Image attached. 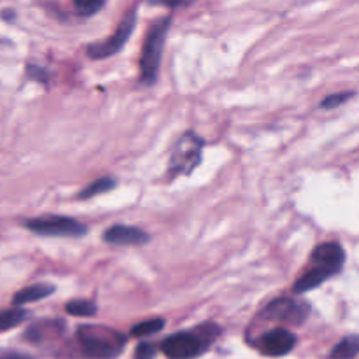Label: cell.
Wrapping results in <instances>:
<instances>
[{"label":"cell","instance_id":"obj_10","mask_svg":"<svg viewBox=\"0 0 359 359\" xmlns=\"http://www.w3.org/2000/svg\"><path fill=\"white\" fill-rule=\"evenodd\" d=\"M104 241L112 245H142L149 242V235L144 230L128 224H116L104 233Z\"/></svg>","mask_w":359,"mask_h":359},{"label":"cell","instance_id":"obj_17","mask_svg":"<svg viewBox=\"0 0 359 359\" xmlns=\"http://www.w3.org/2000/svg\"><path fill=\"white\" fill-rule=\"evenodd\" d=\"M74 7H76V13L81 14V16H93L104 7V2L102 0H76Z\"/></svg>","mask_w":359,"mask_h":359},{"label":"cell","instance_id":"obj_11","mask_svg":"<svg viewBox=\"0 0 359 359\" xmlns=\"http://www.w3.org/2000/svg\"><path fill=\"white\" fill-rule=\"evenodd\" d=\"M53 291H55V287L49 286V284H34V286H28V287H25V290L18 291L16 297H14V300H13V304L14 305L32 304V302L48 298Z\"/></svg>","mask_w":359,"mask_h":359},{"label":"cell","instance_id":"obj_1","mask_svg":"<svg viewBox=\"0 0 359 359\" xmlns=\"http://www.w3.org/2000/svg\"><path fill=\"white\" fill-rule=\"evenodd\" d=\"M344 262H346V252L340 248L337 242H328V244H321L319 248L314 249L311 258V270L300 277L294 284L293 291L297 294L307 293V291L314 290V287L321 286L323 283L330 279V277L337 276L342 270Z\"/></svg>","mask_w":359,"mask_h":359},{"label":"cell","instance_id":"obj_5","mask_svg":"<svg viewBox=\"0 0 359 359\" xmlns=\"http://www.w3.org/2000/svg\"><path fill=\"white\" fill-rule=\"evenodd\" d=\"M203 146H205L203 139H200L193 132L181 135V139L175 142L174 149H172L170 161H168V174H170V177L191 174L198 167L200 161H202Z\"/></svg>","mask_w":359,"mask_h":359},{"label":"cell","instance_id":"obj_18","mask_svg":"<svg viewBox=\"0 0 359 359\" xmlns=\"http://www.w3.org/2000/svg\"><path fill=\"white\" fill-rule=\"evenodd\" d=\"M353 97V93H335V95H330V97H326L325 100H323L321 107L323 109H333V107H339V105H342L344 102H347L349 98Z\"/></svg>","mask_w":359,"mask_h":359},{"label":"cell","instance_id":"obj_12","mask_svg":"<svg viewBox=\"0 0 359 359\" xmlns=\"http://www.w3.org/2000/svg\"><path fill=\"white\" fill-rule=\"evenodd\" d=\"M359 356V335H349L333 347L330 359H354Z\"/></svg>","mask_w":359,"mask_h":359},{"label":"cell","instance_id":"obj_14","mask_svg":"<svg viewBox=\"0 0 359 359\" xmlns=\"http://www.w3.org/2000/svg\"><path fill=\"white\" fill-rule=\"evenodd\" d=\"M67 314L76 316V318H91L97 314V305L90 300H72L65 305Z\"/></svg>","mask_w":359,"mask_h":359},{"label":"cell","instance_id":"obj_2","mask_svg":"<svg viewBox=\"0 0 359 359\" xmlns=\"http://www.w3.org/2000/svg\"><path fill=\"white\" fill-rule=\"evenodd\" d=\"M217 335L219 328L212 323H207L191 332H181L168 337L161 342V351L170 359H193L205 353Z\"/></svg>","mask_w":359,"mask_h":359},{"label":"cell","instance_id":"obj_7","mask_svg":"<svg viewBox=\"0 0 359 359\" xmlns=\"http://www.w3.org/2000/svg\"><path fill=\"white\" fill-rule=\"evenodd\" d=\"M137 23V9L128 11L123 18V21L119 23L118 30L112 37L105 39L102 42H93V44L88 46V55L95 60L109 58V56L116 55L118 51H121L125 48V44L128 42L130 35L133 34V28H135Z\"/></svg>","mask_w":359,"mask_h":359},{"label":"cell","instance_id":"obj_16","mask_svg":"<svg viewBox=\"0 0 359 359\" xmlns=\"http://www.w3.org/2000/svg\"><path fill=\"white\" fill-rule=\"evenodd\" d=\"M165 328V321L163 319L156 318V319H147V321L139 323L132 328V335L133 337H149L154 335V333L161 332Z\"/></svg>","mask_w":359,"mask_h":359},{"label":"cell","instance_id":"obj_4","mask_svg":"<svg viewBox=\"0 0 359 359\" xmlns=\"http://www.w3.org/2000/svg\"><path fill=\"white\" fill-rule=\"evenodd\" d=\"M172 18L165 16L158 20L156 23L151 27L149 34H147L146 42H144L142 58H140V70H142V81L146 84H154L158 77V70H160L161 53H163L165 37H167L168 30H170Z\"/></svg>","mask_w":359,"mask_h":359},{"label":"cell","instance_id":"obj_8","mask_svg":"<svg viewBox=\"0 0 359 359\" xmlns=\"http://www.w3.org/2000/svg\"><path fill=\"white\" fill-rule=\"evenodd\" d=\"M265 314L287 325H302L309 316V305L294 298H277L265 309Z\"/></svg>","mask_w":359,"mask_h":359},{"label":"cell","instance_id":"obj_20","mask_svg":"<svg viewBox=\"0 0 359 359\" xmlns=\"http://www.w3.org/2000/svg\"><path fill=\"white\" fill-rule=\"evenodd\" d=\"M0 359H30V358L21 356V354H16V353H7V354H4Z\"/></svg>","mask_w":359,"mask_h":359},{"label":"cell","instance_id":"obj_13","mask_svg":"<svg viewBox=\"0 0 359 359\" xmlns=\"http://www.w3.org/2000/svg\"><path fill=\"white\" fill-rule=\"evenodd\" d=\"M28 318V312L23 309H7L0 311V332H7L20 326Z\"/></svg>","mask_w":359,"mask_h":359},{"label":"cell","instance_id":"obj_3","mask_svg":"<svg viewBox=\"0 0 359 359\" xmlns=\"http://www.w3.org/2000/svg\"><path fill=\"white\" fill-rule=\"evenodd\" d=\"M77 340L84 356L90 359H114L126 346V339L119 332L93 325L77 330Z\"/></svg>","mask_w":359,"mask_h":359},{"label":"cell","instance_id":"obj_9","mask_svg":"<svg viewBox=\"0 0 359 359\" xmlns=\"http://www.w3.org/2000/svg\"><path fill=\"white\" fill-rule=\"evenodd\" d=\"M297 346V337L286 328H273L266 332L259 340V349L263 354L272 358L286 356Z\"/></svg>","mask_w":359,"mask_h":359},{"label":"cell","instance_id":"obj_19","mask_svg":"<svg viewBox=\"0 0 359 359\" xmlns=\"http://www.w3.org/2000/svg\"><path fill=\"white\" fill-rule=\"evenodd\" d=\"M154 356H156V349H154L153 344L144 342L135 349V358L133 359H154Z\"/></svg>","mask_w":359,"mask_h":359},{"label":"cell","instance_id":"obj_6","mask_svg":"<svg viewBox=\"0 0 359 359\" xmlns=\"http://www.w3.org/2000/svg\"><path fill=\"white\" fill-rule=\"evenodd\" d=\"M25 226L37 235L44 237H83L86 235V226L77 223L72 217L65 216H44L25 221Z\"/></svg>","mask_w":359,"mask_h":359},{"label":"cell","instance_id":"obj_15","mask_svg":"<svg viewBox=\"0 0 359 359\" xmlns=\"http://www.w3.org/2000/svg\"><path fill=\"white\" fill-rule=\"evenodd\" d=\"M116 186V181L112 177H102V179H97V181L91 182L88 188H84L83 191L79 193V198L81 200H88V198H93V196L97 195H102V193L109 191V189H112Z\"/></svg>","mask_w":359,"mask_h":359}]
</instances>
